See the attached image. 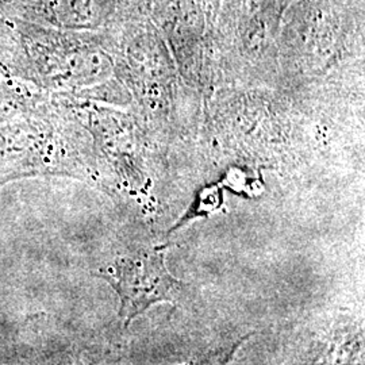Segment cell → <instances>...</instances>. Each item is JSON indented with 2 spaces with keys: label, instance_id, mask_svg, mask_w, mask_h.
<instances>
[{
  "label": "cell",
  "instance_id": "6da1fadb",
  "mask_svg": "<svg viewBox=\"0 0 365 365\" xmlns=\"http://www.w3.org/2000/svg\"><path fill=\"white\" fill-rule=\"evenodd\" d=\"M92 274L115 289L120 300L119 317L125 327L155 303L175 302L182 288V282L167 269L163 252L120 257Z\"/></svg>",
  "mask_w": 365,
  "mask_h": 365
}]
</instances>
